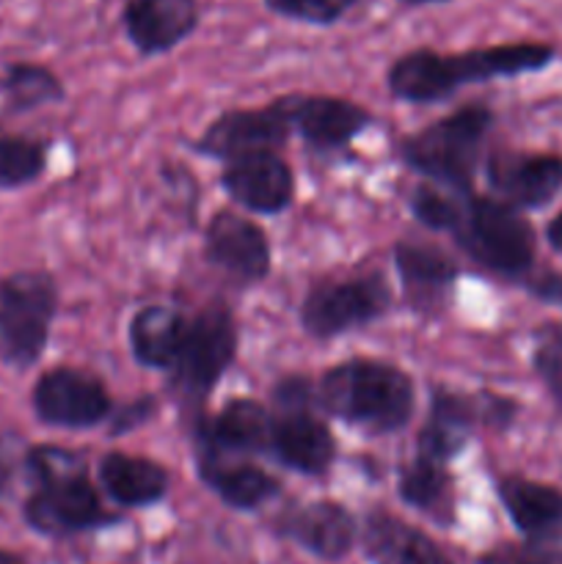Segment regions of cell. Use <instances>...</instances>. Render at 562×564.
Instances as JSON below:
<instances>
[{"label": "cell", "instance_id": "obj_13", "mask_svg": "<svg viewBox=\"0 0 562 564\" xmlns=\"http://www.w3.org/2000/svg\"><path fill=\"white\" fill-rule=\"evenodd\" d=\"M204 259L242 286L262 284L273 270L268 231L240 209H218L207 220Z\"/></svg>", "mask_w": 562, "mask_h": 564}, {"label": "cell", "instance_id": "obj_7", "mask_svg": "<svg viewBox=\"0 0 562 564\" xmlns=\"http://www.w3.org/2000/svg\"><path fill=\"white\" fill-rule=\"evenodd\" d=\"M395 308V292L380 270L314 281L301 297L298 323L314 339H336L380 323Z\"/></svg>", "mask_w": 562, "mask_h": 564}, {"label": "cell", "instance_id": "obj_15", "mask_svg": "<svg viewBox=\"0 0 562 564\" xmlns=\"http://www.w3.org/2000/svg\"><path fill=\"white\" fill-rule=\"evenodd\" d=\"M273 534L298 545L320 562H342L353 554L361 521L334 499L292 505L273 518Z\"/></svg>", "mask_w": 562, "mask_h": 564}, {"label": "cell", "instance_id": "obj_23", "mask_svg": "<svg viewBox=\"0 0 562 564\" xmlns=\"http://www.w3.org/2000/svg\"><path fill=\"white\" fill-rule=\"evenodd\" d=\"M97 488L121 510H149L169 496L171 474L154 457L110 449L97 463Z\"/></svg>", "mask_w": 562, "mask_h": 564}, {"label": "cell", "instance_id": "obj_10", "mask_svg": "<svg viewBox=\"0 0 562 564\" xmlns=\"http://www.w3.org/2000/svg\"><path fill=\"white\" fill-rule=\"evenodd\" d=\"M33 416L55 430H94L108 424L116 405L108 383L91 369L50 367L31 389Z\"/></svg>", "mask_w": 562, "mask_h": 564}, {"label": "cell", "instance_id": "obj_5", "mask_svg": "<svg viewBox=\"0 0 562 564\" xmlns=\"http://www.w3.org/2000/svg\"><path fill=\"white\" fill-rule=\"evenodd\" d=\"M270 455L279 466L303 477H325L334 468L336 435L328 419L317 411L314 402V380L301 375H284L270 391Z\"/></svg>", "mask_w": 562, "mask_h": 564}, {"label": "cell", "instance_id": "obj_24", "mask_svg": "<svg viewBox=\"0 0 562 564\" xmlns=\"http://www.w3.org/2000/svg\"><path fill=\"white\" fill-rule=\"evenodd\" d=\"M358 545L369 564H455L428 532L383 507L361 518Z\"/></svg>", "mask_w": 562, "mask_h": 564}, {"label": "cell", "instance_id": "obj_34", "mask_svg": "<svg viewBox=\"0 0 562 564\" xmlns=\"http://www.w3.org/2000/svg\"><path fill=\"white\" fill-rule=\"evenodd\" d=\"M521 286L538 301L562 306V273H556V270H534Z\"/></svg>", "mask_w": 562, "mask_h": 564}, {"label": "cell", "instance_id": "obj_6", "mask_svg": "<svg viewBox=\"0 0 562 564\" xmlns=\"http://www.w3.org/2000/svg\"><path fill=\"white\" fill-rule=\"evenodd\" d=\"M58 308V281L47 270L20 268L0 279V358L11 369L28 372L42 361Z\"/></svg>", "mask_w": 562, "mask_h": 564}, {"label": "cell", "instance_id": "obj_30", "mask_svg": "<svg viewBox=\"0 0 562 564\" xmlns=\"http://www.w3.org/2000/svg\"><path fill=\"white\" fill-rule=\"evenodd\" d=\"M22 468H25L28 482L44 485L53 479L72 477V474L88 471V463L80 452L69 449L61 444H33L22 455Z\"/></svg>", "mask_w": 562, "mask_h": 564}, {"label": "cell", "instance_id": "obj_21", "mask_svg": "<svg viewBox=\"0 0 562 564\" xmlns=\"http://www.w3.org/2000/svg\"><path fill=\"white\" fill-rule=\"evenodd\" d=\"M496 499L527 543L562 545V488L523 474H501Z\"/></svg>", "mask_w": 562, "mask_h": 564}, {"label": "cell", "instance_id": "obj_11", "mask_svg": "<svg viewBox=\"0 0 562 564\" xmlns=\"http://www.w3.org/2000/svg\"><path fill=\"white\" fill-rule=\"evenodd\" d=\"M292 135L317 152H339L375 124L372 110L339 94L292 91L275 97Z\"/></svg>", "mask_w": 562, "mask_h": 564}, {"label": "cell", "instance_id": "obj_8", "mask_svg": "<svg viewBox=\"0 0 562 564\" xmlns=\"http://www.w3.org/2000/svg\"><path fill=\"white\" fill-rule=\"evenodd\" d=\"M237 345H240V334H237L235 312L224 301L202 306L187 319V336L180 361L169 375L171 389L187 405L198 408L231 369L237 358Z\"/></svg>", "mask_w": 562, "mask_h": 564}, {"label": "cell", "instance_id": "obj_32", "mask_svg": "<svg viewBox=\"0 0 562 564\" xmlns=\"http://www.w3.org/2000/svg\"><path fill=\"white\" fill-rule=\"evenodd\" d=\"M477 564H562V545L499 543L479 554Z\"/></svg>", "mask_w": 562, "mask_h": 564}, {"label": "cell", "instance_id": "obj_2", "mask_svg": "<svg viewBox=\"0 0 562 564\" xmlns=\"http://www.w3.org/2000/svg\"><path fill=\"white\" fill-rule=\"evenodd\" d=\"M314 402L325 419L369 435H391L406 430L417 413V383L397 364L347 358L314 380Z\"/></svg>", "mask_w": 562, "mask_h": 564}, {"label": "cell", "instance_id": "obj_31", "mask_svg": "<svg viewBox=\"0 0 562 564\" xmlns=\"http://www.w3.org/2000/svg\"><path fill=\"white\" fill-rule=\"evenodd\" d=\"M532 369L556 408H562V325L540 323L532 330Z\"/></svg>", "mask_w": 562, "mask_h": 564}, {"label": "cell", "instance_id": "obj_20", "mask_svg": "<svg viewBox=\"0 0 562 564\" xmlns=\"http://www.w3.org/2000/svg\"><path fill=\"white\" fill-rule=\"evenodd\" d=\"M273 413L253 397L226 400L213 416H198L193 424V449H209L229 457H268Z\"/></svg>", "mask_w": 562, "mask_h": 564}, {"label": "cell", "instance_id": "obj_26", "mask_svg": "<svg viewBox=\"0 0 562 564\" xmlns=\"http://www.w3.org/2000/svg\"><path fill=\"white\" fill-rule=\"evenodd\" d=\"M455 474L450 466L441 463L419 460L411 457L400 468L397 477V494L411 510L422 512L441 529H450L457 518V499H455Z\"/></svg>", "mask_w": 562, "mask_h": 564}, {"label": "cell", "instance_id": "obj_16", "mask_svg": "<svg viewBox=\"0 0 562 564\" xmlns=\"http://www.w3.org/2000/svg\"><path fill=\"white\" fill-rule=\"evenodd\" d=\"M202 17V0H121L119 25L141 58H160L182 47Z\"/></svg>", "mask_w": 562, "mask_h": 564}, {"label": "cell", "instance_id": "obj_4", "mask_svg": "<svg viewBox=\"0 0 562 564\" xmlns=\"http://www.w3.org/2000/svg\"><path fill=\"white\" fill-rule=\"evenodd\" d=\"M446 237L488 273L523 284L534 273L538 235L521 209L490 193H461Z\"/></svg>", "mask_w": 562, "mask_h": 564}, {"label": "cell", "instance_id": "obj_35", "mask_svg": "<svg viewBox=\"0 0 562 564\" xmlns=\"http://www.w3.org/2000/svg\"><path fill=\"white\" fill-rule=\"evenodd\" d=\"M14 474H17L14 457H11V452L6 449V444L0 441V501H3L6 496L11 494V485H14Z\"/></svg>", "mask_w": 562, "mask_h": 564}, {"label": "cell", "instance_id": "obj_29", "mask_svg": "<svg viewBox=\"0 0 562 564\" xmlns=\"http://www.w3.org/2000/svg\"><path fill=\"white\" fill-rule=\"evenodd\" d=\"M367 0H262L264 11L279 20L312 28H334Z\"/></svg>", "mask_w": 562, "mask_h": 564}, {"label": "cell", "instance_id": "obj_22", "mask_svg": "<svg viewBox=\"0 0 562 564\" xmlns=\"http://www.w3.org/2000/svg\"><path fill=\"white\" fill-rule=\"evenodd\" d=\"M193 452H196V474L202 485L229 510L257 512L284 494L281 479L248 457H229L209 449Z\"/></svg>", "mask_w": 562, "mask_h": 564}, {"label": "cell", "instance_id": "obj_27", "mask_svg": "<svg viewBox=\"0 0 562 564\" xmlns=\"http://www.w3.org/2000/svg\"><path fill=\"white\" fill-rule=\"evenodd\" d=\"M64 99L66 86L53 66L20 58L0 69V116L6 119L36 113Z\"/></svg>", "mask_w": 562, "mask_h": 564}, {"label": "cell", "instance_id": "obj_17", "mask_svg": "<svg viewBox=\"0 0 562 564\" xmlns=\"http://www.w3.org/2000/svg\"><path fill=\"white\" fill-rule=\"evenodd\" d=\"M477 427H485L483 391L468 394L450 386H433L428 419L417 433L413 457L452 466V460L463 455Z\"/></svg>", "mask_w": 562, "mask_h": 564}, {"label": "cell", "instance_id": "obj_37", "mask_svg": "<svg viewBox=\"0 0 562 564\" xmlns=\"http://www.w3.org/2000/svg\"><path fill=\"white\" fill-rule=\"evenodd\" d=\"M397 3L406 6V9H430V6H450L455 0H397Z\"/></svg>", "mask_w": 562, "mask_h": 564}, {"label": "cell", "instance_id": "obj_1", "mask_svg": "<svg viewBox=\"0 0 562 564\" xmlns=\"http://www.w3.org/2000/svg\"><path fill=\"white\" fill-rule=\"evenodd\" d=\"M556 58L560 50L545 39H512L452 53L422 44L391 58L383 83L397 102L435 105L455 97L466 86L538 75Z\"/></svg>", "mask_w": 562, "mask_h": 564}, {"label": "cell", "instance_id": "obj_33", "mask_svg": "<svg viewBox=\"0 0 562 564\" xmlns=\"http://www.w3.org/2000/svg\"><path fill=\"white\" fill-rule=\"evenodd\" d=\"M158 411H160V400L154 394L136 397V400H130L127 405L116 408L114 416H110L108 422V433L114 435V438H119V435H127V433H136L138 427L152 422V419L158 416Z\"/></svg>", "mask_w": 562, "mask_h": 564}, {"label": "cell", "instance_id": "obj_25", "mask_svg": "<svg viewBox=\"0 0 562 564\" xmlns=\"http://www.w3.org/2000/svg\"><path fill=\"white\" fill-rule=\"evenodd\" d=\"M187 319L191 314L180 312L176 306H165V303L138 308L127 323V345H130L132 361L152 372H174L182 345H185Z\"/></svg>", "mask_w": 562, "mask_h": 564}, {"label": "cell", "instance_id": "obj_19", "mask_svg": "<svg viewBox=\"0 0 562 564\" xmlns=\"http://www.w3.org/2000/svg\"><path fill=\"white\" fill-rule=\"evenodd\" d=\"M391 264H395L400 292L411 312L422 317H439L450 306L461 268L441 248L430 242L397 240L391 246Z\"/></svg>", "mask_w": 562, "mask_h": 564}, {"label": "cell", "instance_id": "obj_38", "mask_svg": "<svg viewBox=\"0 0 562 564\" xmlns=\"http://www.w3.org/2000/svg\"><path fill=\"white\" fill-rule=\"evenodd\" d=\"M0 564H28V562H25V556L17 554V551L0 549Z\"/></svg>", "mask_w": 562, "mask_h": 564}, {"label": "cell", "instance_id": "obj_9", "mask_svg": "<svg viewBox=\"0 0 562 564\" xmlns=\"http://www.w3.org/2000/svg\"><path fill=\"white\" fill-rule=\"evenodd\" d=\"M22 521L42 538H75L121 523V516L105 507L91 474H72L53 482L33 485L22 501Z\"/></svg>", "mask_w": 562, "mask_h": 564}, {"label": "cell", "instance_id": "obj_14", "mask_svg": "<svg viewBox=\"0 0 562 564\" xmlns=\"http://www.w3.org/2000/svg\"><path fill=\"white\" fill-rule=\"evenodd\" d=\"M483 180L490 196L521 213L543 209L562 193V154L499 149L485 154Z\"/></svg>", "mask_w": 562, "mask_h": 564}, {"label": "cell", "instance_id": "obj_3", "mask_svg": "<svg viewBox=\"0 0 562 564\" xmlns=\"http://www.w3.org/2000/svg\"><path fill=\"white\" fill-rule=\"evenodd\" d=\"M496 113L488 102H466L422 130L397 141V158L406 169L435 187L452 193H472L483 171L485 141Z\"/></svg>", "mask_w": 562, "mask_h": 564}, {"label": "cell", "instance_id": "obj_36", "mask_svg": "<svg viewBox=\"0 0 562 564\" xmlns=\"http://www.w3.org/2000/svg\"><path fill=\"white\" fill-rule=\"evenodd\" d=\"M545 242H549L556 253H562V207L556 209L554 218L545 224Z\"/></svg>", "mask_w": 562, "mask_h": 564}, {"label": "cell", "instance_id": "obj_12", "mask_svg": "<svg viewBox=\"0 0 562 564\" xmlns=\"http://www.w3.org/2000/svg\"><path fill=\"white\" fill-rule=\"evenodd\" d=\"M292 138L290 121L281 113L279 102L257 105V108H226L209 121L202 130V135L193 141V152L202 158L231 160L248 158V154L262 152H281L287 141Z\"/></svg>", "mask_w": 562, "mask_h": 564}, {"label": "cell", "instance_id": "obj_18", "mask_svg": "<svg viewBox=\"0 0 562 564\" xmlns=\"http://www.w3.org/2000/svg\"><path fill=\"white\" fill-rule=\"evenodd\" d=\"M220 187L248 215H281L295 202V171L279 152L248 154L220 169Z\"/></svg>", "mask_w": 562, "mask_h": 564}, {"label": "cell", "instance_id": "obj_28", "mask_svg": "<svg viewBox=\"0 0 562 564\" xmlns=\"http://www.w3.org/2000/svg\"><path fill=\"white\" fill-rule=\"evenodd\" d=\"M53 143L44 138L0 132V193L22 191L44 176Z\"/></svg>", "mask_w": 562, "mask_h": 564}]
</instances>
